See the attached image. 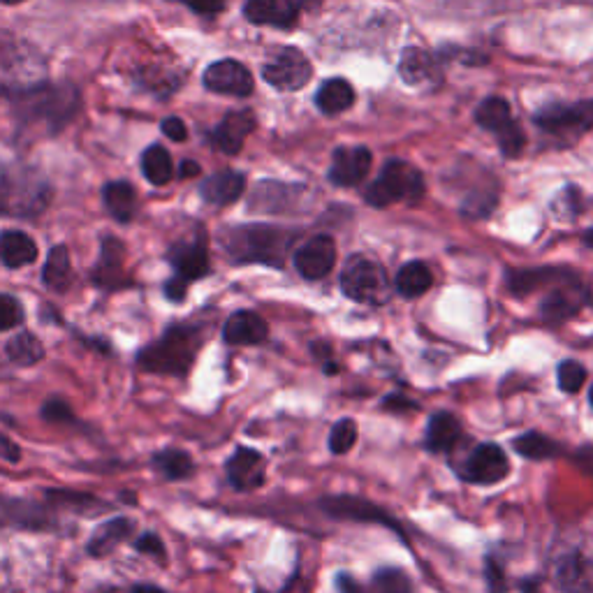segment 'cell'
Masks as SVG:
<instances>
[{
	"mask_svg": "<svg viewBox=\"0 0 593 593\" xmlns=\"http://www.w3.org/2000/svg\"><path fill=\"white\" fill-rule=\"evenodd\" d=\"M295 234L274 225H239L221 234V246L237 265H269L281 269Z\"/></svg>",
	"mask_w": 593,
	"mask_h": 593,
	"instance_id": "1",
	"label": "cell"
},
{
	"mask_svg": "<svg viewBox=\"0 0 593 593\" xmlns=\"http://www.w3.org/2000/svg\"><path fill=\"white\" fill-rule=\"evenodd\" d=\"M79 93L68 84H35L14 91V109L28 128L47 126L58 133L77 114Z\"/></svg>",
	"mask_w": 593,
	"mask_h": 593,
	"instance_id": "2",
	"label": "cell"
},
{
	"mask_svg": "<svg viewBox=\"0 0 593 593\" xmlns=\"http://www.w3.org/2000/svg\"><path fill=\"white\" fill-rule=\"evenodd\" d=\"M202 348V332L193 325H172L156 343L146 346L137 355V366L142 371L160 376L186 378L193 369L195 357Z\"/></svg>",
	"mask_w": 593,
	"mask_h": 593,
	"instance_id": "3",
	"label": "cell"
},
{
	"mask_svg": "<svg viewBox=\"0 0 593 593\" xmlns=\"http://www.w3.org/2000/svg\"><path fill=\"white\" fill-rule=\"evenodd\" d=\"M424 195L422 172L406 160H387L380 177L366 188V202L385 209L394 202H417Z\"/></svg>",
	"mask_w": 593,
	"mask_h": 593,
	"instance_id": "4",
	"label": "cell"
},
{
	"mask_svg": "<svg viewBox=\"0 0 593 593\" xmlns=\"http://www.w3.org/2000/svg\"><path fill=\"white\" fill-rule=\"evenodd\" d=\"M341 290L357 304L380 306L390 299V281L385 269L366 255H350L341 272Z\"/></svg>",
	"mask_w": 593,
	"mask_h": 593,
	"instance_id": "5",
	"label": "cell"
},
{
	"mask_svg": "<svg viewBox=\"0 0 593 593\" xmlns=\"http://www.w3.org/2000/svg\"><path fill=\"white\" fill-rule=\"evenodd\" d=\"M475 121L489 133H494L505 158H517L526 146V135L519 123L512 119L510 105L503 98H487L475 112Z\"/></svg>",
	"mask_w": 593,
	"mask_h": 593,
	"instance_id": "6",
	"label": "cell"
},
{
	"mask_svg": "<svg viewBox=\"0 0 593 593\" xmlns=\"http://www.w3.org/2000/svg\"><path fill=\"white\" fill-rule=\"evenodd\" d=\"M536 126L549 135H582L593 128V100L554 102L536 114Z\"/></svg>",
	"mask_w": 593,
	"mask_h": 593,
	"instance_id": "7",
	"label": "cell"
},
{
	"mask_svg": "<svg viewBox=\"0 0 593 593\" xmlns=\"http://www.w3.org/2000/svg\"><path fill=\"white\" fill-rule=\"evenodd\" d=\"M313 68L299 49H281L278 54L262 68V77L269 86L278 91H299L309 84Z\"/></svg>",
	"mask_w": 593,
	"mask_h": 593,
	"instance_id": "8",
	"label": "cell"
},
{
	"mask_svg": "<svg viewBox=\"0 0 593 593\" xmlns=\"http://www.w3.org/2000/svg\"><path fill=\"white\" fill-rule=\"evenodd\" d=\"M510 473V461L503 448L496 443H480L471 455H468L466 464L461 466V478L471 485H499Z\"/></svg>",
	"mask_w": 593,
	"mask_h": 593,
	"instance_id": "9",
	"label": "cell"
},
{
	"mask_svg": "<svg viewBox=\"0 0 593 593\" xmlns=\"http://www.w3.org/2000/svg\"><path fill=\"white\" fill-rule=\"evenodd\" d=\"M322 0H246L244 17L255 26L292 28L302 12L316 10Z\"/></svg>",
	"mask_w": 593,
	"mask_h": 593,
	"instance_id": "10",
	"label": "cell"
},
{
	"mask_svg": "<svg viewBox=\"0 0 593 593\" xmlns=\"http://www.w3.org/2000/svg\"><path fill=\"white\" fill-rule=\"evenodd\" d=\"M320 508H322V512H327V515L334 519L390 526L394 533H399L401 538H406L404 531H401V526L394 522V519L387 515L383 508H378V505L360 499V496H327V499L320 501Z\"/></svg>",
	"mask_w": 593,
	"mask_h": 593,
	"instance_id": "11",
	"label": "cell"
},
{
	"mask_svg": "<svg viewBox=\"0 0 593 593\" xmlns=\"http://www.w3.org/2000/svg\"><path fill=\"white\" fill-rule=\"evenodd\" d=\"M295 269L302 274L306 281H320L329 272H332L336 265V244L332 237L327 234H318L302 244L295 251Z\"/></svg>",
	"mask_w": 593,
	"mask_h": 593,
	"instance_id": "12",
	"label": "cell"
},
{
	"mask_svg": "<svg viewBox=\"0 0 593 593\" xmlns=\"http://www.w3.org/2000/svg\"><path fill=\"white\" fill-rule=\"evenodd\" d=\"M225 471L237 492H255L267 480V459L258 450L237 448L225 464Z\"/></svg>",
	"mask_w": 593,
	"mask_h": 593,
	"instance_id": "13",
	"label": "cell"
},
{
	"mask_svg": "<svg viewBox=\"0 0 593 593\" xmlns=\"http://www.w3.org/2000/svg\"><path fill=\"white\" fill-rule=\"evenodd\" d=\"M204 86H207L211 93L246 98V95L253 93L255 84H253V75L244 68V65L232 61V58H225V61L209 65L207 72H204Z\"/></svg>",
	"mask_w": 593,
	"mask_h": 593,
	"instance_id": "14",
	"label": "cell"
},
{
	"mask_svg": "<svg viewBox=\"0 0 593 593\" xmlns=\"http://www.w3.org/2000/svg\"><path fill=\"white\" fill-rule=\"evenodd\" d=\"M371 160V151L366 146H339L332 156L329 181L341 188L357 186L369 174Z\"/></svg>",
	"mask_w": 593,
	"mask_h": 593,
	"instance_id": "15",
	"label": "cell"
},
{
	"mask_svg": "<svg viewBox=\"0 0 593 593\" xmlns=\"http://www.w3.org/2000/svg\"><path fill=\"white\" fill-rule=\"evenodd\" d=\"M255 126H258V121H255V114L251 109H234L211 133V142L216 144L218 151L228 153V156H237Z\"/></svg>",
	"mask_w": 593,
	"mask_h": 593,
	"instance_id": "16",
	"label": "cell"
},
{
	"mask_svg": "<svg viewBox=\"0 0 593 593\" xmlns=\"http://www.w3.org/2000/svg\"><path fill=\"white\" fill-rule=\"evenodd\" d=\"M556 587L563 593H593V559L582 552H570L554 570Z\"/></svg>",
	"mask_w": 593,
	"mask_h": 593,
	"instance_id": "17",
	"label": "cell"
},
{
	"mask_svg": "<svg viewBox=\"0 0 593 593\" xmlns=\"http://www.w3.org/2000/svg\"><path fill=\"white\" fill-rule=\"evenodd\" d=\"M399 75L408 86H415V89H431V86H436L441 70H438L436 56H431L429 51L408 47L404 49V54H401Z\"/></svg>",
	"mask_w": 593,
	"mask_h": 593,
	"instance_id": "18",
	"label": "cell"
},
{
	"mask_svg": "<svg viewBox=\"0 0 593 593\" xmlns=\"http://www.w3.org/2000/svg\"><path fill=\"white\" fill-rule=\"evenodd\" d=\"M123 258H126V248L116 237H105L102 241L100 258L93 267V281L95 285L105 290H116L121 285H126V276H123Z\"/></svg>",
	"mask_w": 593,
	"mask_h": 593,
	"instance_id": "19",
	"label": "cell"
},
{
	"mask_svg": "<svg viewBox=\"0 0 593 593\" xmlns=\"http://www.w3.org/2000/svg\"><path fill=\"white\" fill-rule=\"evenodd\" d=\"M269 336V327L265 318H260L253 311H237L225 320L223 339L230 346H260Z\"/></svg>",
	"mask_w": 593,
	"mask_h": 593,
	"instance_id": "20",
	"label": "cell"
},
{
	"mask_svg": "<svg viewBox=\"0 0 593 593\" xmlns=\"http://www.w3.org/2000/svg\"><path fill=\"white\" fill-rule=\"evenodd\" d=\"M167 260L177 269V276L186 278L188 283L209 274V251L200 239L174 244L167 253Z\"/></svg>",
	"mask_w": 593,
	"mask_h": 593,
	"instance_id": "21",
	"label": "cell"
},
{
	"mask_svg": "<svg viewBox=\"0 0 593 593\" xmlns=\"http://www.w3.org/2000/svg\"><path fill=\"white\" fill-rule=\"evenodd\" d=\"M38 260V244L26 232L5 230L0 234V262L7 269H21Z\"/></svg>",
	"mask_w": 593,
	"mask_h": 593,
	"instance_id": "22",
	"label": "cell"
},
{
	"mask_svg": "<svg viewBox=\"0 0 593 593\" xmlns=\"http://www.w3.org/2000/svg\"><path fill=\"white\" fill-rule=\"evenodd\" d=\"M135 533V522L128 517H116V519H109L107 524H102L98 531L93 533V538L89 540V545H86V552L95 559H102V556H107L109 552H114L116 547L121 543H126V540Z\"/></svg>",
	"mask_w": 593,
	"mask_h": 593,
	"instance_id": "23",
	"label": "cell"
},
{
	"mask_svg": "<svg viewBox=\"0 0 593 593\" xmlns=\"http://www.w3.org/2000/svg\"><path fill=\"white\" fill-rule=\"evenodd\" d=\"M246 188V177L239 172H218L214 177L204 179L200 193L204 202L214 207H225V204L237 202Z\"/></svg>",
	"mask_w": 593,
	"mask_h": 593,
	"instance_id": "24",
	"label": "cell"
},
{
	"mask_svg": "<svg viewBox=\"0 0 593 593\" xmlns=\"http://www.w3.org/2000/svg\"><path fill=\"white\" fill-rule=\"evenodd\" d=\"M459 438H461V422L457 420V415L441 411V413H434L429 417L427 438H424L429 452L445 455V452H450L452 448H455V445L459 443Z\"/></svg>",
	"mask_w": 593,
	"mask_h": 593,
	"instance_id": "25",
	"label": "cell"
},
{
	"mask_svg": "<svg viewBox=\"0 0 593 593\" xmlns=\"http://www.w3.org/2000/svg\"><path fill=\"white\" fill-rule=\"evenodd\" d=\"M102 200L109 216L119 223H130L137 211V193L128 181H112L102 188Z\"/></svg>",
	"mask_w": 593,
	"mask_h": 593,
	"instance_id": "26",
	"label": "cell"
},
{
	"mask_svg": "<svg viewBox=\"0 0 593 593\" xmlns=\"http://www.w3.org/2000/svg\"><path fill=\"white\" fill-rule=\"evenodd\" d=\"M355 102V91L353 86H350L346 79H329L318 89L316 93V105L322 114H329V116H336L341 112H346V109L353 107Z\"/></svg>",
	"mask_w": 593,
	"mask_h": 593,
	"instance_id": "27",
	"label": "cell"
},
{
	"mask_svg": "<svg viewBox=\"0 0 593 593\" xmlns=\"http://www.w3.org/2000/svg\"><path fill=\"white\" fill-rule=\"evenodd\" d=\"M47 501L56 505L58 510H70L77 515H100L109 505L100 501L98 496L86 492H68V489H47Z\"/></svg>",
	"mask_w": 593,
	"mask_h": 593,
	"instance_id": "28",
	"label": "cell"
},
{
	"mask_svg": "<svg viewBox=\"0 0 593 593\" xmlns=\"http://www.w3.org/2000/svg\"><path fill=\"white\" fill-rule=\"evenodd\" d=\"M573 278L570 272H561V269H522V272H508V290L512 295H526V292H533L543 285H549L554 281H568Z\"/></svg>",
	"mask_w": 593,
	"mask_h": 593,
	"instance_id": "29",
	"label": "cell"
},
{
	"mask_svg": "<svg viewBox=\"0 0 593 593\" xmlns=\"http://www.w3.org/2000/svg\"><path fill=\"white\" fill-rule=\"evenodd\" d=\"M431 285H434V274H431V269L424 265V262L417 260L406 262V265L399 269L397 281H394V288H397L399 295L406 299L422 297Z\"/></svg>",
	"mask_w": 593,
	"mask_h": 593,
	"instance_id": "30",
	"label": "cell"
},
{
	"mask_svg": "<svg viewBox=\"0 0 593 593\" xmlns=\"http://www.w3.org/2000/svg\"><path fill=\"white\" fill-rule=\"evenodd\" d=\"M42 283L51 292H65L72 285V265L70 253L65 246H54L49 251V258L42 269Z\"/></svg>",
	"mask_w": 593,
	"mask_h": 593,
	"instance_id": "31",
	"label": "cell"
},
{
	"mask_svg": "<svg viewBox=\"0 0 593 593\" xmlns=\"http://www.w3.org/2000/svg\"><path fill=\"white\" fill-rule=\"evenodd\" d=\"M5 355L17 366H35L45 360L47 353L38 336H33L31 332H19L5 343Z\"/></svg>",
	"mask_w": 593,
	"mask_h": 593,
	"instance_id": "32",
	"label": "cell"
},
{
	"mask_svg": "<svg viewBox=\"0 0 593 593\" xmlns=\"http://www.w3.org/2000/svg\"><path fill=\"white\" fill-rule=\"evenodd\" d=\"M575 292L577 288H568V285L549 292L543 306H540V316L547 322H563L573 318L582 304V299L575 297Z\"/></svg>",
	"mask_w": 593,
	"mask_h": 593,
	"instance_id": "33",
	"label": "cell"
},
{
	"mask_svg": "<svg viewBox=\"0 0 593 593\" xmlns=\"http://www.w3.org/2000/svg\"><path fill=\"white\" fill-rule=\"evenodd\" d=\"M151 466L156 468V471L163 475L165 480H183V478H190L195 471V464H193V457L188 455V452L177 450V448H167V450H160L153 455L151 459Z\"/></svg>",
	"mask_w": 593,
	"mask_h": 593,
	"instance_id": "34",
	"label": "cell"
},
{
	"mask_svg": "<svg viewBox=\"0 0 593 593\" xmlns=\"http://www.w3.org/2000/svg\"><path fill=\"white\" fill-rule=\"evenodd\" d=\"M512 450L517 452L519 457L524 459H554L563 455V448L556 441H552L549 436L538 434V431H529V434H522L517 436L515 441H512Z\"/></svg>",
	"mask_w": 593,
	"mask_h": 593,
	"instance_id": "35",
	"label": "cell"
},
{
	"mask_svg": "<svg viewBox=\"0 0 593 593\" xmlns=\"http://www.w3.org/2000/svg\"><path fill=\"white\" fill-rule=\"evenodd\" d=\"M142 172L146 181H151L153 186H167L174 177L172 156L160 144H153L142 156Z\"/></svg>",
	"mask_w": 593,
	"mask_h": 593,
	"instance_id": "36",
	"label": "cell"
},
{
	"mask_svg": "<svg viewBox=\"0 0 593 593\" xmlns=\"http://www.w3.org/2000/svg\"><path fill=\"white\" fill-rule=\"evenodd\" d=\"M373 591L376 593H413V582L404 570L383 568L373 575Z\"/></svg>",
	"mask_w": 593,
	"mask_h": 593,
	"instance_id": "37",
	"label": "cell"
},
{
	"mask_svg": "<svg viewBox=\"0 0 593 593\" xmlns=\"http://www.w3.org/2000/svg\"><path fill=\"white\" fill-rule=\"evenodd\" d=\"M357 443V424L355 420H350V417H343L332 427L329 431V450L334 452V455H348L350 450L355 448Z\"/></svg>",
	"mask_w": 593,
	"mask_h": 593,
	"instance_id": "38",
	"label": "cell"
},
{
	"mask_svg": "<svg viewBox=\"0 0 593 593\" xmlns=\"http://www.w3.org/2000/svg\"><path fill=\"white\" fill-rule=\"evenodd\" d=\"M556 378H559L561 392L575 394V392L582 390L584 380H587V369H584L580 362L566 360V362L559 364V369H556Z\"/></svg>",
	"mask_w": 593,
	"mask_h": 593,
	"instance_id": "39",
	"label": "cell"
},
{
	"mask_svg": "<svg viewBox=\"0 0 593 593\" xmlns=\"http://www.w3.org/2000/svg\"><path fill=\"white\" fill-rule=\"evenodd\" d=\"M552 211L559 218H563V221H573V218L580 216L582 214V195H580V190H577L575 186L561 190V193L554 197Z\"/></svg>",
	"mask_w": 593,
	"mask_h": 593,
	"instance_id": "40",
	"label": "cell"
},
{
	"mask_svg": "<svg viewBox=\"0 0 593 593\" xmlns=\"http://www.w3.org/2000/svg\"><path fill=\"white\" fill-rule=\"evenodd\" d=\"M24 322V309H21L19 299L0 292V332H10Z\"/></svg>",
	"mask_w": 593,
	"mask_h": 593,
	"instance_id": "41",
	"label": "cell"
},
{
	"mask_svg": "<svg viewBox=\"0 0 593 593\" xmlns=\"http://www.w3.org/2000/svg\"><path fill=\"white\" fill-rule=\"evenodd\" d=\"M42 417L47 422H56V424H75L77 415L72 413V408L65 404L63 399H49L45 406H42Z\"/></svg>",
	"mask_w": 593,
	"mask_h": 593,
	"instance_id": "42",
	"label": "cell"
},
{
	"mask_svg": "<svg viewBox=\"0 0 593 593\" xmlns=\"http://www.w3.org/2000/svg\"><path fill=\"white\" fill-rule=\"evenodd\" d=\"M135 549L139 554H146V556H153V559H165V545L163 540H160L156 533H144L142 538L135 543Z\"/></svg>",
	"mask_w": 593,
	"mask_h": 593,
	"instance_id": "43",
	"label": "cell"
},
{
	"mask_svg": "<svg viewBox=\"0 0 593 593\" xmlns=\"http://www.w3.org/2000/svg\"><path fill=\"white\" fill-rule=\"evenodd\" d=\"M485 573H487V584H489V591L492 593H503L505 589V573H503V566L499 561L494 559V556H489L487 559V566H485Z\"/></svg>",
	"mask_w": 593,
	"mask_h": 593,
	"instance_id": "44",
	"label": "cell"
},
{
	"mask_svg": "<svg viewBox=\"0 0 593 593\" xmlns=\"http://www.w3.org/2000/svg\"><path fill=\"white\" fill-rule=\"evenodd\" d=\"M186 295H188V281L174 274L170 281L165 283V297L170 299V302H183Z\"/></svg>",
	"mask_w": 593,
	"mask_h": 593,
	"instance_id": "45",
	"label": "cell"
},
{
	"mask_svg": "<svg viewBox=\"0 0 593 593\" xmlns=\"http://www.w3.org/2000/svg\"><path fill=\"white\" fill-rule=\"evenodd\" d=\"M0 459L7 461V464H19L21 461V448L3 431H0Z\"/></svg>",
	"mask_w": 593,
	"mask_h": 593,
	"instance_id": "46",
	"label": "cell"
},
{
	"mask_svg": "<svg viewBox=\"0 0 593 593\" xmlns=\"http://www.w3.org/2000/svg\"><path fill=\"white\" fill-rule=\"evenodd\" d=\"M183 3H186L193 12L207 14V17L225 10V0H183Z\"/></svg>",
	"mask_w": 593,
	"mask_h": 593,
	"instance_id": "47",
	"label": "cell"
},
{
	"mask_svg": "<svg viewBox=\"0 0 593 593\" xmlns=\"http://www.w3.org/2000/svg\"><path fill=\"white\" fill-rule=\"evenodd\" d=\"M383 408L385 411H392V413H408V411H417L420 406H417L411 399L401 397V394H390V397L383 401Z\"/></svg>",
	"mask_w": 593,
	"mask_h": 593,
	"instance_id": "48",
	"label": "cell"
},
{
	"mask_svg": "<svg viewBox=\"0 0 593 593\" xmlns=\"http://www.w3.org/2000/svg\"><path fill=\"white\" fill-rule=\"evenodd\" d=\"M163 133L172 139V142H183V139L188 137V130H186V123L177 116H170V119L163 121Z\"/></svg>",
	"mask_w": 593,
	"mask_h": 593,
	"instance_id": "49",
	"label": "cell"
},
{
	"mask_svg": "<svg viewBox=\"0 0 593 593\" xmlns=\"http://www.w3.org/2000/svg\"><path fill=\"white\" fill-rule=\"evenodd\" d=\"M336 589H339V593H366L362 589V584L357 582L353 575H348V573H339V575H336Z\"/></svg>",
	"mask_w": 593,
	"mask_h": 593,
	"instance_id": "50",
	"label": "cell"
},
{
	"mask_svg": "<svg viewBox=\"0 0 593 593\" xmlns=\"http://www.w3.org/2000/svg\"><path fill=\"white\" fill-rule=\"evenodd\" d=\"M179 174L181 177H195V174H200V165L193 163V160H186V163H181Z\"/></svg>",
	"mask_w": 593,
	"mask_h": 593,
	"instance_id": "51",
	"label": "cell"
},
{
	"mask_svg": "<svg viewBox=\"0 0 593 593\" xmlns=\"http://www.w3.org/2000/svg\"><path fill=\"white\" fill-rule=\"evenodd\" d=\"M128 593H165L163 589L153 587V584H137V587L128 589Z\"/></svg>",
	"mask_w": 593,
	"mask_h": 593,
	"instance_id": "52",
	"label": "cell"
},
{
	"mask_svg": "<svg viewBox=\"0 0 593 593\" xmlns=\"http://www.w3.org/2000/svg\"><path fill=\"white\" fill-rule=\"evenodd\" d=\"M584 244H587L589 248H593V230H589L587 234H584Z\"/></svg>",
	"mask_w": 593,
	"mask_h": 593,
	"instance_id": "53",
	"label": "cell"
},
{
	"mask_svg": "<svg viewBox=\"0 0 593 593\" xmlns=\"http://www.w3.org/2000/svg\"><path fill=\"white\" fill-rule=\"evenodd\" d=\"M0 3H5V5H19V3H24V0H0Z\"/></svg>",
	"mask_w": 593,
	"mask_h": 593,
	"instance_id": "54",
	"label": "cell"
},
{
	"mask_svg": "<svg viewBox=\"0 0 593 593\" xmlns=\"http://www.w3.org/2000/svg\"><path fill=\"white\" fill-rule=\"evenodd\" d=\"M589 401H591V408H593V387L589 390Z\"/></svg>",
	"mask_w": 593,
	"mask_h": 593,
	"instance_id": "55",
	"label": "cell"
}]
</instances>
